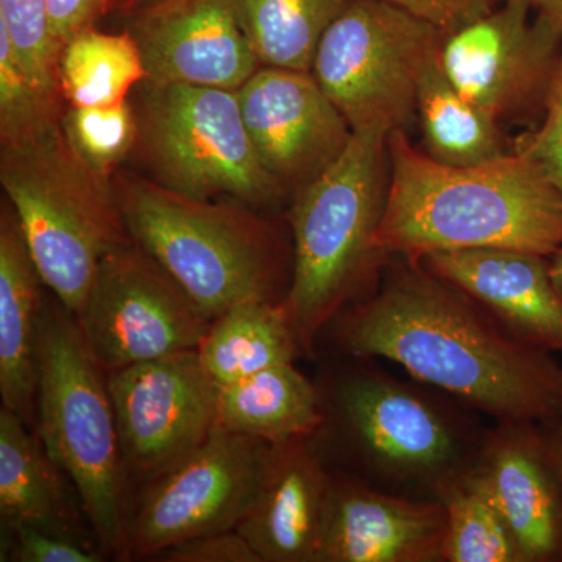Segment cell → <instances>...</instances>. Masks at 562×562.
<instances>
[{
    "label": "cell",
    "instance_id": "9",
    "mask_svg": "<svg viewBox=\"0 0 562 562\" xmlns=\"http://www.w3.org/2000/svg\"><path fill=\"white\" fill-rule=\"evenodd\" d=\"M442 33L384 0H351L324 33L313 76L351 131H402Z\"/></svg>",
    "mask_w": 562,
    "mask_h": 562
},
{
    "label": "cell",
    "instance_id": "33",
    "mask_svg": "<svg viewBox=\"0 0 562 562\" xmlns=\"http://www.w3.org/2000/svg\"><path fill=\"white\" fill-rule=\"evenodd\" d=\"M165 562H261L238 530L210 532L162 550L154 558Z\"/></svg>",
    "mask_w": 562,
    "mask_h": 562
},
{
    "label": "cell",
    "instance_id": "6",
    "mask_svg": "<svg viewBox=\"0 0 562 562\" xmlns=\"http://www.w3.org/2000/svg\"><path fill=\"white\" fill-rule=\"evenodd\" d=\"M0 183L41 279L77 316L102 261L133 243L113 181L81 160L60 124L0 146Z\"/></svg>",
    "mask_w": 562,
    "mask_h": 562
},
{
    "label": "cell",
    "instance_id": "15",
    "mask_svg": "<svg viewBox=\"0 0 562 562\" xmlns=\"http://www.w3.org/2000/svg\"><path fill=\"white\" fill-rule=\"evenodd\" d=\"M125 21L155 83L238 91L261 68L227 0H150Z\"/></svg>",
    "mask_w": 562,
    "mask_h": 562
},
{
    "label": "cell",
    "instance_id": "19",
    "mask_svg": "<svg viewBox=\"0 0 562 562\" xmlns=\"http://www.w3.org/2000/svg\"><path fill=\"white\" fill-rule=\"evenodd\" d=\"M331 482L314 436L273 446L257 501L236 530L261 562H317Z\"/></svg>",
    "mask_w": 562,
    "mask_h": 562
},
{
    "label": "cell",
    "instance_id": "27",
    "mask_svg": "<svg viewBox=\"0 0 562 562\" xmlns=\"http://www.w3.org/2000/svg\"><path fill=\"white\" fill-rule=\"evenodd\" d=\"M439 501L447 516L442 562H524L501 513L465 480L443 491Z\"/></svg>",
    "mask_w": 562,
    "mask_h": 562
},
{
    "label": "cell",
    "instance_id": "17",
    "mask_svg": "<svg viewBox=\"0 0 562 562\" xmlns=\"http://www.w3.org/2000/svg\"><path fill=\"white\" fill-rule=\"evenodd\" d=\"M446 528L441 501L391 494L333 472L317 562H439Z\"/></svg>",
    "mask_w": 562,
    "mask_h": 562
},
{
    "label": "cell",
    "instance_id": "16",
    "mask_svg": "<svg viewBox=\"0 0 562 562\" xmlns=\"http://www.w3.org/2000/svg\"><path fill=\"white\" fill-rule=\"evenodd\" d=\"M464 480L501 513L524 562H562V483L538 424L495 422Z\"/></svg>",
    "mask_w": 562,
    "mask_h": 562
},
{
    "label": "cell",
    "instance_id": "10",
    "mask_svg": "<svg viewBox=\"0 0 562 562\" xmlns=\"http://www.w3.org/2000/svg\"><path fill=\"white\" fill-rule=\"evenodd\" d=\"M272 443L216 427L202 446L147 483L125 527L122 560H154L177 543L236 530L261 490Z\"/></svg>",
    "mask_w": 562,
    "mask_h": 562
},
{
    "label": "cell",
    "instance_id": "8",
    "mask_svg": "<svg viewBox=\"0 0 562 562\" xmlns=\"http://www.w3.org/2000/svg\"><path fill=\"white\" fill-rule=\"evenodd\" d=\"M132 103L138 120L132 155L166 190L254 210L286 191L258 158L236 91L144 80Z\"/></svg>",
    "mask_w": 562,
    "mask_h": 562
},
{
    "label": "cell",
    "instance_id": "23",
    "mask_svg": "<svg viewBox=\"0 0 562 562\" xmlns=\"http://www.w3.org/2000/svg\"><path fill=\"white\" fill-rule=\"evenodd\" d=\"M199 357L217 387L294 362L302 353L283 302L241 303L211 324Z\"/></svg>",
    "mask_w": 562,
    "mask_h": 562
},
{
    "label": "cell",
    "instance_id": "13",
    "mask_svg": "<svg viewBox=\"0 0 562 562\" xmlns=\"http://www.w3.org/2000/svg\"><path fill=\"white\" fill-rule=\"evenodd\" d=\"M562 38L520 0H501L475 20L442 33L438 58L462 98L495 121L542 103Z\"/></svg>",
    "mask_w": 562,
    "mask_h": 562
},
{
    "label": "cell",
    "instance_id": "30",
    "mask_svg": "<svg viewBox=\"0 0 562 562\" xmlns=\"http://www.w3.org/2000/svg\"><path fill=\"white\" fill-rule=\"evenodd\" d=\"M0 29L9 35L29 76L43 90L63 98L58 83L60 49L52 33L49 0H0Z\"/></svg>",
    "mask_w": 562,
    "mask_h": 562
},
{
    "label": "cell",
    "instance_id": "21",
    "mask_svg": "<svg viewBox=\"0 0 562 562\" xmlns=\"http://www.w3.org/2000/svg\"><path fill=\"white\" fill-rule=\"evenodd\" d=\"M324 422L319 386L294 362L272 366L217 390L216 427L272 446L316 436Z\"/></svg>",
    "mask_w": 562,
    "mask_h": 562
},
{
    "label": "cell",
    "instance_id": "34",
    "mask_svg": "<svg viewBox=\"0 0 562 562\" xmlns=\"http://www.w3.org/2000/svg\"><path fill=\"white\" fill-rule=\"evenodd\" d=\"M384 2L447 33L487 13L501 0H384Z\"/></svg>",
    "mask_w": 562,
    "mask_h": 562
},
{
    "label": "cell",
    "instance_id": "39",
    "mask_svg": "<svg viewBox=\"0 0 562 562\" xmlns=\"http://www.w3.org/2000/svg\"><path fill=\"white\" fill-rule=\"evenodd\" d=\"M550 273L554 284H557L558 291L562 295V247L560 250L554 251L552 257L549 258Z\"/></svg>",
    "mask_w": 562,
    "mask_h": 562
},
{
    "label": "cell",
    "instance_id": "1",
    "mask_svg": "<svg viewBox=\"0 0 562 562\" xmlns=\"http://www.w3.org/2000/svg\"><path fill=\"white\" fill-rule=\"evenodd\" d=\"M405 260L328 325L336 349L394 362L495 422L562 419V362L552 351L514 338L468 294Z\"/></svg>",
    "mask_w": 562,
    "mask_h": 562
},
{
    "label": "cell",
    "instance_id": "26",
    "mask_svg": "<svg viewBox=\"0 0 562 562\" xmlns=\"http://www.w3.org/2000/svg\"><path fill=\"white\" fill-rule=\"evenodd\" d=\"M261 66L312 72L319 41L351 0H227Z\"/></svg>",
    "mask_w": 562,
    "mask_h": 562
},
{
    "label": "cell",
    "instance_id": "2",
    "mask_svg": "<svg viewBox=\"0 0 562 562\" xmlns=\"http://www.w3.org/2000/svg\"><path fill=\"white\" fill-rule=\"evenodd\" d=\"M387 154L391 177L373 241L380 257L509 249L550 258L561 249L562 194L522 151L449 166L395 131Z\"/></svg>",
    "mask_w": 562,
    "mask_h": 562
},
{
    "label": "cell",
    "instance_id": "29",
    "mask_svg": "<svg viewBox=\"0 0 562 562\" xmlns=\"http://www.w3.org/2000/svg\"><path fill=\"white\" fill-rule=\"evenodd\" d=\"M61 125L81 160L110 181L120 171L121 162L132 157L138 139V120L132 101L106 109L66 105Z\"/></svg>",
    "mask_w": 562,
    "mask_h": 562
},
{
    "label": "cell",
    "instance_id": "11",
    "mask_svg": "<svg viewBox=\"0 0 562 562\" xmlns=\"http://www.w3.org/2000/svg\"><path fill=\"white\" fill-rule=\"evenodd\" d=\"M106 373L199 350L213 321L138 244L102 261L80 313L74 316Z\"/></svg>",
    "mask_w": 562,
    "mask_h": 562
},
{
    "label": "cell",
    "instance_id": "20",
    "mask_svg": "<svg viewBox=\"0 0 562 562\" xmlns=\"http://www.w3.org/2000/svg\"><path fill=\"white\" fill-rule=\"evenodd\" d=\"M44 284L10 202L0 210V397L36 425Z\"/></svg>",
    "mask_w": 562,
    "mask_h": 562
},
{
    "label": "cell",
    "instance_id": "12",
    "mask_svg": "<svg viewBox=\"0 0 562 562\" xmlns=\"http://www.w3.org/2000/svg\"><path fill=\"white\" fill-rule=\"evenodd\" d=\"M128 475L151 482L216 428L217 384L198 350L106 373Z\"/></svg>",
    "mask_w": 562,
    "mask_h": 562
},
{
    "label": "cell",
    "instance_id": "7",
    "mask_svg": "<svg viewBox=\"0 0 562 562\" xmlns=\"http://www.w3.org/2000/svg\"><path fill=\"white\" fill-rule=\"evenodd\" d=\"M36 432L79 495L105 557L124 558L128 506L106 372L60 302L47 303L41 336Z\"/></svg>",
    "mask_w": 562,
    "mask_h": 562
},
{
    "label": "cell",
    "instance_id": "14",
    "mask_svg": "<svg viewBox=\"0 0 562 562\" xmlns=\"http://www.w3.org/2000/svg\"><path fill=\"white\" fill-rule=\"evenodd\" d=\"M236 94L258 158L284 190L316 179L353 135L310 70L261 66Z\"/></svg>",
    "mask_w": 562,
    "mask_h": 562
},
{
    "label": "cell",
    "instance_id": "25",
    "mask_svg": "<svg viewBox=\"0 0 562 562\" xmlns=\"http://www.w3.org/2000/svg\"><path fill=\"white\" fill-rule=\"evenodd\" d=\"M147 80L136 41L127 31L106 33L92 27L70 36L58 58V83L68 106L106 109L131 101Z\"/></svg>",
    "mask_w": 562,
    "mask_h": 562
},
{
    "label": "cell",
    "instance_id": "5",
    "mask_svg": "<svg viewBox=\"0 0 562 562\" xmlns=\"http://www.w3.org/2000/svg\"><path fill=\"white\" fill-rule=\"evenodd\" d=\"M387 138L376 128L353 132L342 154L295 194L291 283L283 303L302 353H314L322 333L358 302L366 276L382 260L373 241L386 198Z\"/></svg>",
    "mask_w": 562,
    "mask_h": 562
},
{
    "label": "cell",
    "instance_id": "28",
    "mask_svg": "<svg viewBox=\"0 0 562 562\" xmlns=\"http://www.w3.org/2000/svg\"><path fill=\"white\" fill-rule=\"evenodd\" d=\"M65 101L29 76L0 29V146L38 138L61 124Z\"/></svg>",
    "mask_w": 562,
    "mask_h": 562
},
{
    "label": "cell",
    "instance_id": "4",
    "mask_svg": "<svg viewBox=\"0 0 562 562\" xmlns=\"http://www.w3.org/2000/svg\"><path fill=\"white\" fill-rule=\"evenodd\" d=\"M111 181L133 243L211 321L241 303L284 301L281 246L258 210L177 194L136 172L117 171Z\"/></svg>",
    "mask_w": 562,
    "mask_h": 562
},
{
    "label": "cell",
    "instance_id": "38",
    "mask_svg": "<svg viewBox=\"0 0 562 562\" xmlns=\"http://www.w3.org/2000/svg\"><path fill=\"white\" fill-rule=\"evenodd\" d=\"M150 2V0H105V9H103V16L109 14H117V16L125 18L133 10L144 5V3Z\"/></svg>",
    "mask_w": 562,
    "mask_h": 562
},
{
    "label": "cell",
    "instance_id": "37",
    "mask_svg": "<svg viewBox=\"0 0 562 562\" xmlns=\"http://www.w3.org/2000/svg\"><path fill=\"white\" fill-rule=\"evenodd\" d=\"M530 7L536 16L542 18L562 38V0H520Z\"/></svg>",
    "mask_w": 562,
    "mask_h": 562
},
{
    "label": "cell",
    "instance_id": "36",
    "mask_svg": "<svg viewBox=\"0 0 562 562\" xmlns=\"http://www.w3.org/2000/svg\"><path fill=\"white\" fill-rule=\"evenodd\" d=\"M547 453L562 483V419L539 425Z\"/></svg>",
    "mask_w": 562,
    "mask_h": 562
},
{
    "label": "cell",
    "instance_id": "24",
    "mask_svg": "<svg viewBox=\"0 0 562 562\" xmlns=\"http://www.w3.org/2000/svg\"><path fill=\"white\" fill-rule=\"evenodd\" d=\"M416 111L432 160L473 166L505 155L498 121L462 98L443 74L438 52L422 70Z\"/></svg>",
    "mask_w": 562,
    "mask_h": 562
},
{
    "label": "cell",
    "instance_id": "22",
    "mask_svg": "<svg viewBox=\"0 0 562 562\" xmlns=\"http://www.w3.org/2000/svg\"><path fill=\"white\" fill-rule=\"evenodd\" d=\"M61 469L38 432L10 409H0V517L2 527L33 525L85 539Z\"/></svg>",
    "mask_w": 562,
    "mask_h": 562
},
{
    "label": "cell",
    "instance_id": "18",
    "mask_svg": "<svg viewBox=\"0 0 562 562\" xmlns=\"http://www.w3.org/2000/svg\"><path fill=\"white\" fill-rule=\"evenodd\" d=\"M494 317L509 335L562 351V295L549 258L509 249L438 250L417 258Z\"/></svg>",
    "mask_w": 562,
    "mask_h": 562
},
{
    "label": "cell",
    "instance_id": "35",
    "mask_svg": "<svg viewBox=\"0 0 562 562\" xmlns=\"http://www.w3.org/2000/svg\"><path fill=\"white\" fill-rule=\"evenodd\" d=\"M105 0H49L52 33L61 52L66 41L103 16Z\"/></svg>",
    "mask_w": 562,
    "mask_h": 562
},
{
    "label": "cell",
    "instance_id": "31",
    "mask_svg": "<svg viewBox=\"0 0 562 562\" xmlns=\"http://www.w3.org/2000/svg\"><path fill=\"white\" fill-rule=\"evenodd\" d=\"M2 558L13 562H99L105 554L87 539L33 525L2 527Z\"/></svg>",
    "mask_w": 562,
    "mask_h": 562
},
{
    "label": "cell",
    "instance_id": "32",
    "mask_svg": "<svg viewBox=\"0 0 562 562\" xmlns=\"http://www.w3.org/2000/svg\"><path fill=\"white\" fill-rule=\"evenodd\" d=\"M543 121L538 131L525 136L517 150L538 162L562 194V54L543 98Z\"/></svg>",
    "mask_w": 562,
    "mask_h": 562
},
{
    "label": "cell",
    "instance_id": "3",
    "mask_svg": "<svg viewBox=\"0 0 562 562\" xmlns=\"http://www.w3.org/2000/svg\"><path fill=\"white\" fill-rule=\"evenodd\" d=\"M321 394L357 469L347 475L405 497L439 501L471 471L487 431L443 392L369 362L342 368Z\"/></svg>",
    "mask_w": 562,
    "mask_h": 562
}]
</instances>
